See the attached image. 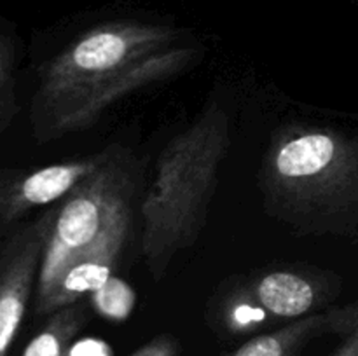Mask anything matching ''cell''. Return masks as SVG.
<instances>
[{"label":"cell","instance_id":"6da1fadb","mask_svg":"<svg viewBox=\"0 0 358 356\" xmlns=\"http://www.w3.org/2000/svg\"><path fill=\"white\" fill-rule=\"evenodd\" d=\"M184 30L143 21H107L77 35L41 72L31 105L38 142L96 124L129 94L184 73L201 56Z\"/></svg>","mask_w":358,"mask_h":356},{"label":"cell","instance_id":"7a4b0ae2","mask_svg":"<svg viewBox=\"0 0 358 356\" xmlns=\"http://www.w3.org/2000/svg\"><path fill=\"white\" fill-rule=\"evenodd\" d=\"M262 208L297 236L358 237V131L289 122L257 175Z\"/></svg>","mask_w":358,"mask_h":356},{"label":"cell","instance_id":"3957f363","mask_svg":"<svg viewBox=\"0 0 358 356\" xmlns=\"http://www.w3.org/2000/svg\"><path fill=\"white\" fill-rule=\"evenodd\" d=\"M229 145V114L213 98L161 150L140 199V251L154 281L201 236Z\"/></svg>","mask_w":358,"mask_h":356},{"label":"cell","instance_id":"277c9868","mask_svg":"<svg viewBox=\"0 0 358 356\" xmlns=\"http://www.w3.org/2000/svg\"><path fill=\"white\" fill-rule=\"evenodd\" d=\"M140 178L138 157L129 149L115 145L103 166L55 206L35 290V307L44 302L69 262L98 239L122 206L135 201Z\"/></svg>","mask_w":358,"mask_h":356},{"label":"cell","instance_id":"5b68a950","mask_svg":"<svg viewBox=\"0 0 358 356\" xmlns=\"http://www.w3.org/2000/svg\"><path fill=\"white\" fill-rule=\"evenodd\" d=\"M217 304L226 325L236 330L261 327L266 320H299L332 306L341 278L313 265H275L240 278Z\"/></svg>","mask_w":358,"mask_h":356},{"label":"cell","instance_id":"8992f818","mask_svg":"<svg viewBox=\"0 0 358 356\" xmlns=\"http://www.w3.org/2000/svg\"><path fill=\"white\" fill-rule=\"evenodd\" d=\"M55 206H49L34 222L17 229L0 246V356L9 353L28 302L37 290Z\"/></svg>","mask_w":358,"mask_h":356},{"label":"cell","instance_id":"52a82bcc","mask_svg":"<svg viewBox=\"0 0 358 356\" xmlns=\"http://www.w3.org/2000/svg\"><path fill=\"white\" fill-rule=\"evenodd\" d=\"M114 149L115 145H110L91 156L0 175V227L21 220L35 208L58 205L77 185L100 170Z\"/></svg>","mask_w":358,"mask_h":356},{"label":"cell","instance_id":"ba28073f","mask_svg":"<svg viewBox=\"0 0 358 356\" xmlns=\"http://www.w3.org/2000/svg\"><path fill=\"white\" fill-rule=\"evenodd\" d=\"M133 222V202L122 206L105 225L98 239L87 250L69 262L56 285L42 304L35 307L37 316H48L59 307L83 300L110 281L128 243Z\"/></svg>","mask_w":358,"mask_h":356},{"label":"cell","instance_id":"9c48e42d","mask_svg":"<svg viewBox=\"0 0 358 356\" xmlns=\"http://www.w3.org/2000/svg\"><path fill=\"white\" fill-rule=\"evenodd\" d=\"M358 330V299L345 306L289 321L273 332L255 335L227 356H299L315 339L324 335H350Z\"/></svg>","mask_w":358,"mask_h":356},{"label":"cell","instance_id":"30bf717a","mask_svg":"<svg viewBox=\"0 0 358 356\" xmlns=\"http://www.w3.org/2000/svg\"><path fill=\"white\" fill-rule=\"evenodd\" d=\"M90 313L83 300L59 307L48 314V321L37 335L28 342L21 356H69L70 346L86 327Z\"/></svg>","mask_w":358,"mask_h":356},{"label":"cell","instance_id":"8fae6325","mask_svg":"<svg viewBox=\"0 0 358 356\" xmlns=\"http://www.w3.org/2000/svg\"><path fill=\"white\" fill-rule=\"evenodd\" d=\"M13 58V49H10L9 42L0 37V131L9 124L16 112Z\"/></svg>","mask_w":358,"mask_h":356},{"label":"cell","instance_id":"7c38bea8","mask_svg":"<svg viewBox=\"0 0 358 356\" xmlns=\"http://www.w3.org/2000/svg\"><path fill=\"white\" fill-rule=\"evenodd\" d=\"M129 356H178V344L170 335H157Z\"/></svg>","mask_w":358,"mask_h":356},{"label":"cell","instance_id":"4fadbf2b","mask_svg":"<svg viewBox=\"0 0 358 356\" xmlns=\"http://www.w3.org/2000/svg\"><path fill=\"white\" fill-rule=\"evenodd\" d=\"M332 356H358V330L346 335L343 344L336 349Z\"/></svg>","mask_w":358,"mask_h":356}]
</instances>
